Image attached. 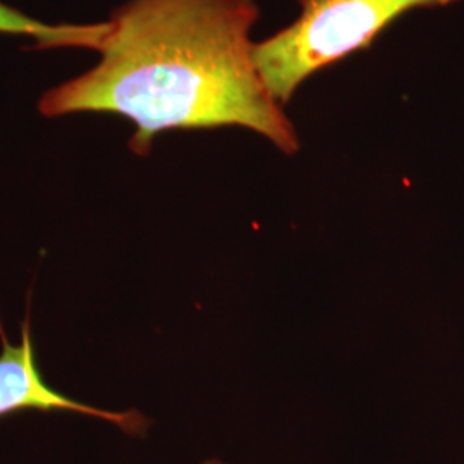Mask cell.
Returning a JSON list of instances; mask_svg holds the SVG:
<instances>
[{"label": "cell", "instance_id": "obj_4", "mask_svg": "<svg viewBox=\"0 0 464 464\" xmlns=\"http://www.w3.org/2000/svg\"><path fill=\"white\" fill-rule=\"evenodd\" d=\"M105 28V21L95 24H49L0 2V34L30 36L34 42V49L95 50Z\"/></svg>", "mask_w": 464, "mask_h": 464}, {"label": "cell", "instance_id": "obj_5", "mask_svg": "<svg viewBox=\"0 0 464 464\" xmlns=\"http://www.w3.org/2000/svg\"><path fill=\"white\" fill-rule=\"evenodd\" d=\"M0 332H2V327H0ZM0 335H4V334H0Z\"/></svg>", "mask_w": 464, "mask_h": 464}, {"label": "cell", "instance_id": "obj_3", "mask_svg": "<svg viewBox=\"0 0 464 464\" xmlns=\"http://www.w3.org/2000/svg\"><path fill=\"white\" fill-rule=\"evenodd\" d=\"M28 408L42 411H76L82 415L109 420L126 430L140 427V416L134 413L103 411L99 408L80 404L50 389L34 365L30 322L24 320L21 325L19 344L13 346L9 343H4V351L0 354V416Z\"/></svg>", "mask_w": 464, "mask_h": 464}, {"label": "cell", "instance_id": "obj_1", "mask_svg": "<svg viewBox=\"0 0 464 464\" xmlns=\"http://www.w3.org/2000/svg\"><path fill=\"white\" fill-rule=\"evenodd\" d=\"M258 17L255 0H128L105 21L99 63L50 88L38 111L126 117L136 155H147L164 131L226 126L295 153V126L253 61Z\"/></svg>", "mask_w": 464, "mask_h": 464}, {"label": "cell", "instance_id": "obj_2", "mask_svg": "<svg viewBox=\"0 0 464 464\" xmlns=\"http://www.w3.org/2000/svg\"><path fill=\"white\" fill-rule=\"evenodd\" d=\"M298 19L255 44L253 61L281 105L312 74L332 66L373 40L399 16L416 7L458 0H298Z\"/></svg>", "mask_w": 464, "mask_h": 464}]
</instances>
